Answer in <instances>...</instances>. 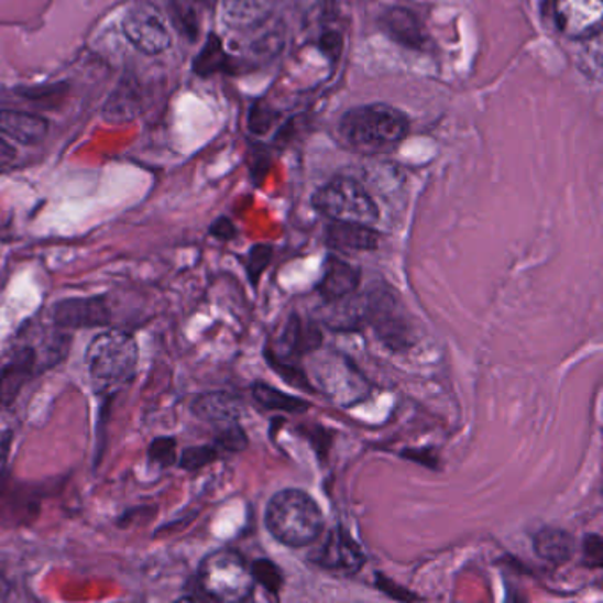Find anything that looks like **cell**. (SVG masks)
<instances>
[{"label": "cell", "instance_id": "3", "mask_svg": "<svg viewBox=\"0 0 603 603\" xmlns=\"http://www.w3.org/2000/svg\"><path fill=\"white\" fill-rule=\"evenodd\" d=\"M87 370L96 390H118L135 375L139 343L122 329H109L90 342L86 354Z\"/></svg>", "mask_w": 603, "mask_h": 603}, {"label": "cell", "instance_id": "4", "mask_svg": "<svg viewBox=\"0 0 603 603\" xmlns=\"http://www.w3.org/2000/svg\"><path fill=\"white\" fill-rule=\"evenodd\" d=\"M198 594L194 600L244 602L253 594L252 568L235 550L221 549L204 558L198 567Z\"/></svg>", "mask_w": 603, "mask_h": 603}, {"label": "cell", "instance_id": "7", "mask_svg": "<svg viewBox=\"0 0 603 603\" xmlns=\"http://www.w3.org/2000/svg\"><path fill=\"white\" fill-rule=\"evenodd\" d=\"M314 372H316L320 392L342 406H352L363 401L369 393V384L358 372L357 366L351 365V361L337 352L317 357L314 361Z\"/></svg>", "mask_w": 603, "mask_h": 603}, {"label": "cell", "instance_id": "25", "mask_svg": "<svg viewBox=\"0 0 603 603\" xmlns=\"http://www.w3.org/2000/svg\"><path fill=\"white\" fill-rule=\"evenodd\" d=\"M220 448L217 445L189 446L179 457L180 469L195 473L198 469L212 464L220 457Z\"/></svg>", "mask_w": 603, "mask_h": 603}, {"label": "cell", "instance_id": "5", "mask_svg": "<svg viewBox=\"0 0 603 603\" xmlns=\"http://www.w3.org/2000/svg\"><path fill=\"white\" fill-rule=\"evenodd\" d=\"M311 204L320 215L333 221L372 226L379 220V208L374 198L351 177H337L317 189Z\"/></svg>", "mask_w": 603, "mask_h": 603}, {"label": "cell", "instance_id": "29", "mask_svg": "<svg viewBox=\"0 0 603 603\" xmlns=\"http://www.w3.org/2000/svg\"><path fill=\"white\" fill-rule=\"evenodd\" d=\"M271 255H273L271 246L257 244V246L252 248L250 257H248V276L252 279V284H257L262 271L266 270L267 264H270Z\"/></svg>", "mask_w": 603, "mask_h": 603}, {"label": "cell", "instance_id": "1", "mask_svg": "<svg viewBox=\"0 0 603 603\" xmlns=\"http://www.w3.org/2000/svg\"><path fill=\"white\" fill-rule=\"evenodd\" d=\"M338 133L358 153H387L409 133L406 113L387 103L360 105L343 113Z\"/></svg>", "mask_w": 603, "mask_h": 603}, {"label": "cell", "instance_id": "11", "mask_svg": "<svg viewBox=\"0 0 603 603\" xmlns=\"http://www.w3.org/2000/svg\"><path fill=\"white\" fill-rule=\"evenodd\" d=\"M52 320L57 328H103L112 322L107 296L66 297L55 305Z\"/></svg>", "mask_w": 603, "mask_h": 603}, {"label": "cell", "instance_id": "32", "mask_svg": "<svg viewBox=\"0 0 603 603\" xmlns=\"http://www.w3.org/2000/svg\"><path fill=\"white\" fill-rule=\"evenodd\" d=\"M11 446H13V432L11 430H0V483H2V478H4Z\"/></svg>", "mask_w": 603, "mask_h": 603}, {"label": "cell", "instance_id": "30", "mask_svg": "<svg viewBox=\"0 0 603 603\" xmlns=\"http://www.w3.org/2000/svg\"><path fill=\"white\" fill-rule=\"evenodd\" d=\"M320 52L337 63L343 52V36L338 31H326L319 40Z\"/></svg>", "mask_w": 603, "mask_h": 603}, {"label": "cell", "instance_id": "28", "mask_svg": "<svg viewBox=\"0 0 603 603\" xmlns=\"http://www.w3.org/2000/svg\"><path fill=\"white\" fill-rule=\"evenodd\" d=\"M215 445L220 448V451H243L248 446V437L243 428L239 427L238 421H229L223 424L220 432H218Z\"/></svg>", "mask_w": 603, "mask_h": 603}, {"label": "cell", "instance_id": "27", "mask_svg": "<svg viewBox=\"0 0 603 603\" xmlns=\"http://www.w3.org/2000/svg\"><path fill=\"white\" fill-rule=\"evenodd\" d=\"M250 568H252L253 581L264 585L266 591L273 594L282 591L284 575H282V570L271 559H257Z\"/></svg>", "mask_w": 603, "mask_h": 603}, {"label": "cell", "instance_id": "23", "mask_svg": "<svg viewBox=\"0 0 603 603\" xmlns=\"http://www.w3.org/2000/svg\"><path fill=\"white\" fill-rule=\"evenodd\" d=\"M252 395L259 406L271 410H287V413H305L310 407L308 402L299 396L288 395L279 392L270 384L255 383L252 387Z\"/></svg>", "mask_w": 603, "mask_h": 603}, {"label": "cell", "instance_id": "22", "mask_svg": "<svg viewBox=\"0 0 603 603\" xmlns=\"http://www.w3.org/2000/svg\"><path fill=\"white\" fill-rule=\"evenodd\" d=\"M230 57L223 50V43L217 34H209L202 50L198 52L194 61V72L198 77L208 78L215 73L229 69Z\"/></svg>", "mask_w": 603, "mask_h": 603}, {"label": "cell", "instance_id": "33", "mask_svg": "<svg viewBox=\"0 0 603 603\" xmlns=\"http://www.w3.org/2000/svg\"><path fill=\"white\" fill-rule=\"evenodd\" d=\"M211 234L217 239H221V241H230V239L235 238L238 230H235L234 223L229 218H218L211 226Z\"/></svg>", "mask_w": 603, "mask_h": 603}, {"label": "cell", "instance_id": "17", "mask_svg": "<svg viewBox=\"0 0 603 603\" xmlns=\"http://www.w3.org/2000/svg\"><path fill=\"white\" fill-rule=\"evenodd\" d=\"M320 343V335L311 322H303L297 316L288 319L287 326L279 335L276 360L288 361L302 358L307 352L316 351ZM271 360V358H270Z\"/></svg>", "mask_w": 603, "mask_h": 603}, {"label": "cell", "instance_id": "20", "mask_svg": "<svg viewBox=\"0 0 603 603\" xmlns=\"http://www.w3.org/2000/svg\"><path fill=\"white\" fill-rule=\"evenodd\" d=\"M331 305L328 314L325 316L326 326L331 331H340V333H352V331H361L365 328V305H363V296L342 297L337 302H328Z\"/></svg>", "mask_w": 603, "mask_h": 603}, {"label": "cell", "instance_id": "24", "mask_svg": "<svg viewBox=\"0 0 603 603\" xmlns=\"http://www.w3.org/2000/svg\"><path fill=\"white\" fill-rule=\"evenodd\" d=\"M172 25L176 28L180 36L189 41H197L200 31V20L191 0H171L168 2Z\"/></svg>", "mask_w": 603, "mask_h": 603}, {"label": "cell", "instance_id": "14", "mask_svg": "<svg viewBox=\"0 0 603 603\" xmlns=\"http://www.w3.org/2000/svg\"><path fill=\"white\" fill-rule=\"evenodd\" d=\"M48 121L36 113L0 109V136L17 144L37 145L48 135Z\"/></svg>", "mask_w": 603, "mask_h": 603}, {"label": "cell", "instance_id": "6", "mask_svg": "<svg viewBox=\"0 0 603 603\" xmlns=\"http://www.w3.org/2000/svg\"><path fill=\"white\" fill-rule=\"evenodd\" d=\"M366 325L392 351H404L413 343V329L401 299L386 284H374L363 294Z\"/></svg>", "mask_w": 603, "mask_h": 603}, {"label": "cell", "instance_id": "26", "mask_svg": "<svg viewBox=\"0 0 603 603\" xmlns=\"http://www.w3.org/2000/svg\"><path fill=\"white\" fill-rule=\"evenodd\" d=\"M149 464L158 469H167L177 462V441L174 437H158L149 445Z\"/></svg>", "mask_w": 603, "mask_h": 603}, {"label": "cell", "instance_id": "13", "mask_svg": "<svg viewBox=\"0 0 603 603\" xmlns=\"http://www.w3.org/2000/svg\"><path fill=\"white\" fill-rule=\"evenodd\" d=\"M381 29L387 37L409 50H424L428 43L424 23L415 11L396 6L387 10L381 19Z\"/></svg>", "mask_w": 603, "mask_h": 603}, {"label": "cell", "instance_id": "16", "mask_svg": "<svg viewBox=\"0 0 603 603\" xmlns=\"http://www.w3.org/2000/svg\"><path fill=\"white\" fill-rule=\"evenodd\" d=\"M191 413L197 418L211 424H229L238 421L244 413V402L241 396L230 392L202 393L191 404Z\"/></svg>", "mask_w": 603, "mask_h": 603}, {"label": "cell", "instance_id": "15", "mask_svg": "<svg viewBox=\"0 0 603 603\" xmlns=\"http://www.w3.org/2000/svg\"><path fill=\"white\" fill-rule=\"evenodd\" d=\"M140 110H142V92H140L139 81L133 75L127 73L118 81V86L113 87L101 113L105 121L124 124L139 118Z\"/></svg>", "mask_w": 603, "mask_h": 603}, {"label": "cell", "instance_id": "31", "mask_svg": "<svg viewBox=\"0 0 603 603\" xmlns=\"http://www.w3.org/2000/svg\"><path fill=\"white\" fill-rule=\"evenodd\" d=\"M582 552H584L585 564L590 568H600L602 567L603 561V541L599 535H590L584 540V547H582Z\"/></svg>", "mask_w": 603, "mask_h": 603}, {"label": "cell", "instance_id": "21", "mask_svg": "<svg viewBox=\"0 0 603 603\" xmlns=\"http://www.w3.org/2000/svg\"><path fill=\"white\" fill-rule=\"evenodd\" d=\"M533 541L536 555L550 563H568L575 555V538L559 527H541Z\"/></svg>", "mask_w": 603, "mask_h": 603}, {"label": "cell", "instance_id": "10", "mask_svg": "<svg viewBox=\"0 0 603 603\" xmlns=\"http://www.w3.org/2000/svg\"><path fill=\"white\" fill-rule=\"evenodd\" d=\"M310 561L329 572L354 575L365 564V555L343 527H335L319 549L311 552Z\"/></svg>", "mask_w": 603, "mask_h": 603}, {"label": "cell", "instance_id": "19", "mask_svg": "<svg viewBox=\"0 0 603 603\" xmlns=\"http://www.w3.org/2000/svg\"><path fill=\"white\" fill-rule=\"evenodd\" d=\"M329 246L342 252H372L379 246V234L370 226L333 221L326 230Z\"/></svg>", "mask_w": 603, "mask_h": 603}, {"label": "cell", "instance_id": "35", "mask_svg": "<svg viewBox=\"0 0 603 603\" xmlns=\"http://www.w3.org/2000/svg\"><path fill=\"white\" fill-rule=\"evenodd\" d=\"M14 158H17V149L4 136H0V162H11Z\"/></svg>", "mask_w": 603, "mask_h": 603}, {"label": "cell", "instance_id": "8", "mask_svg": "<svg viewBox=\"0 0 603 603\" xmlns=\"http://www.w3.org/2000/svg\"><path fill=\"white\" fill-rule=\"evenodd\" d=\"M122 32L142 54L158 55L172 45L165 17L149 0H136L128 8L122 19Z\"/></svg>", "mask_w": 603, "mask_h": 603}, {"label": "cell", "instance_id": "12", "mask_svg": "<svg viewBox=\"0 0 603 603\" xmlns=\"http://www.w3.org/2000/svg\"><path fill=\"white\" fill-rule=\"evenodd\" d=\"M40 372V358L34 347L14 351L0 366V413L11 409L23 387Z\"/></svg>", "mask_w": 603, "mask_h": 603}, {"label": "cell", "instance_id": "2", "mask_svg": "<svg viewBox=\"0 0 603 603\" xmlns=\"http://www.w3.org/2000/svg\"><path fill=\"white\" fill-rule=\"evenodd\" d=\"M322 509L317 501L299 489H285L271 497L266 508V526L279 544L303 549L319 540Z\"/></svg>", "mask_w": 603, "mask_h": 603}, {"label": "cell", "instance_id": "9", "mask_svg": "<svg viewBox=\"0 0 603 603\" xmlns=\"http://www.w3.org/2000/svg\"><path fill=\"white\" fill-rule=\"evenodd\" d=\"M555 19L570 40H593L602 31L603 0H555Z\"/></svg>", "mask_w": 603, "mask_h": 603}, {"label": "cell", "instance_id": "34", "mask_svg": "<svg viewBox=\"0 0 603 603\" xmlns=\"http://www.w3.org/2000/svg\"><path fill=\"white\" fill-rule=\"evenodd\" d=\"M63 90H66V86H48L43 90H23L22 95L25 96V98L37 99V101H41V99L50 98L52 95H61Z\"/></svg>", "mask_w": 603, "mask_h": 603}, {"label": "cell", "instance_id": "18", "mask_svg": "<svg viewBox=\"0 0 603 603\" xmlns=\"http://www.w3.org/2000/svg\"><path fill=\"white\" fill-rule=\"evenodd\" d=\"M360 285V270L351 266L349 262L338 257H329L326 261L325 275L320 278L317 290L325 302H337L342 297L357 293Z\"/></svg>", "mask_w": 603, "mask_h": 603}]
</instances>
